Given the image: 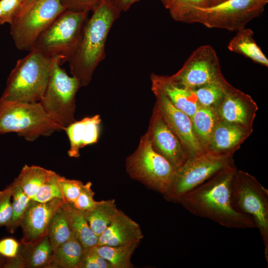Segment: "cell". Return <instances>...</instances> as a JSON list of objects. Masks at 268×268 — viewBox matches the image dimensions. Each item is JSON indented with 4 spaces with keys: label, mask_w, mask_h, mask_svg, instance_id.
Masks as SVG:
<instances>
[{
    "label": "cell",
    "mask_w": 268,
    "mask_h": 268,
    "mask_svg": "<svg viewBox=\"0 0 268 268\" xmlns=\"http://www.w3.org/2000/svg\"><path fill=\"white\" fill-rule=\"evenodd\" d=\"M253 130L218 119L212 132L206 152L233 157Z\"/></svg>",
    "instance_id": "cell-17"
},
{
    "label": "cell",
    "mask_w": 268,
    "mask_h": 268,
    "mask_svg": "<svg viewBox=\"0 0 268 268\" xmlns=\"http://www.w3.org/2000/svg\"><path fill=\"white\" fill-rule=\"evenodd\" d=\"M151 90L156 98L155 104L168 126L180 140L187 157L206 152L194 133L191 117L176 108L161 92Z\"/></svg>",
    "instance_id": "cell-13"
},
{
    "label": "cell",
    "mask_w": 268,
    "mask_h": 268,
    "mask_svg": "<svg viewBox=\"0 0 268 268\" xmlns=\"http://www.w3.org/2000/svg\"><path fill=\"white\" fill-rule=\"evenodd\" d=\"M147 132L154 149L175 168L180 166L188 158L180 140L168 126L155 104Z\"/></svg>",
    "instance_id": "cell-14"
},
{
    "label": "cell",
    "mask_w": 268,
    "mask_h": 268,
    "mask_svg": "<svg viewBox=\"0 0 268 268\" xmlns=\"http://www.w3.org/2000/svg\"><path fill=\"white\" fill-rule=\"evenodd\" d=\"M24 0H0L4 23L10 24Z\"/></svg>",
    "instance_id": "cell-39"
},
{
    "label": "cell",
    "mask_w": 268,
    "mask_h": 268,
    "mask_svg": "<svg viewBox=\"0 0 268 268\" xmlns=\"http://www.w3.org/2000/svg\"><path fill=\"white\" fill-rule=\"evenodd\" d=\"M59 175L55 172L38 189L31 200L39 202H46L56 199L65 201L59 182Z\"/></svg>",
    "instance_id": "cell-33"
},
{
    "label": "cell",
    "mask_w": 268,
    "mask_h": 268,
    "mask_svg": "<svg viewBox=\"0 0 268 268\" xmlns=\"http://www.w3.org/2000/svg\"><path fill=\"white\" fill-rule=\"evenodd\" d=\"M101 119L99 115L75 121L64 130L70 143L67 153L70 157L78 158L79 150L97 142L100 132Z\"/></svg>",
    "instance_id": "cell-20"
},
{
    "label": "cell",
    "mask_w": 268,
    "mask_h": 268,
    "mask_svg": "<svg viewBox=\"0 0 268 268\" xmlns=\"http://www.w3.org/2000/svg\"><path fill=\"white\" fill-rule=\"evenodd\" d=\"M139 243L119 246L96 245V252L107 261L113 268H132L131 258Z\"/></svg>",
    "instance_id": "cell-28"
},
{
    "label": "cell",
    "mask_w": 268,
    "mask_h": 268,
    "mask_svg": "<svg viewBox=\"0 0 268 268\" xmlns=\"http://www.w3.org/2000/svg\"><path fill=\"white\" fill-rule=\"evenodd\" d=\"M91 187L92 184L90 182L84 184L77 198L73 203L70 204L77 209L82 211L94 207L97 201L94 199L95 193Z\"/></svg>",
    "instance_id": "cell-36"
},
{
    "label": "cell",
    "mask_w": 268,
    "mask_h": 268,
    "mask_svg": "<svg viewBox=\"0 0 268 268\" xmlns=\"http://www.w3.org/2000/svg\"><path fill=\"white\" fill-rule=\"evenodd\" d=\"M143 238L139 224L123 211H118L98 237L97 245L119 246L139 243Z\"/></svg>",
    "instance_id": "cell-19"
},
{
    "label": "cell",
    "mask_w": 268,
    "mask_h": 268,
    "mask_svg": "<svg viewBox=\"0 0 268 268\" xmlns=\"http://www.w3.org/2000/svg\"><path fill=\"white\" fill-rule=\"evenodd\" d=\"M268 0H226L213 6L192 7L179 22L198 23L209 28L238 31L261 14Z\"/></svg>",
    "instance_id": "cell-4"
},
{
    "label": "cell",
    "mask_w": 268,
    "mask_h": 268,
    "mask_svg": "<svg viewBox=\"0 0 268 268\" xmlns=\"http://www.w3.org/2000/svg\"><path fill=\"white\" fill-rule=\"evenodd\" d=\"M226 0H211V1H210V5L209 6H213V5H216L219 3H221L222 2H223L224 1H225Z\"/></svg>",
    "instance_id": "cell-43"
},
{
    "label": "cell",
    "mask_w": 268,
    "mask_h": 268,
    "mask_svg": "<svg viewBox=\"0 0 268 268\" xmlns=\"http://www.w3.org/2000/svg\"><path fill=\"white\" fill-rule=\"evenodd\" d=\"M233 205L238 212L251 217L262 236L268 262V191L252 175L238 170L231 192Z\"/></svg>",
    "instance_id": "cell-10"
},
{
    "label": "cell",
    "mask_w": 268,
    "mask_h": 268,
    "mask_svg": "<svg viewBox=\"0 0 268 268\" xmlns=\"http://www.w3.org/2000/svg\"><path fill=\"white\" fill-rule=\"evenodd\" d=\"M66 9L61 0H36L20 8L9 24L16 47L30 51L40 34Z\"/></svg>",
    "instance_id": "cell-9"
},
{
    "label": "cell",
    "mask_w": 268,
    "mask_h": 268,
    "mask_svg": "<svg viewBox=\"0 0 268 268\" xmlns=\"http://www.w3.org/2000/svg\"><path fill=\"white\" fill-rule=\"evenodd\" d=\"M237 171L235 165L220 170L185 194L179 203L193 214L226 228H256L251 217L238 212L233 205L232 187Z\"/></svg>",
    "instance_id": "cell-1"
},
{
    "label": "cell",
    "mask_w": 268,
    "mask_h": 268,
    "mask_svg": "<svg viewBox=\"0 0 268 268\" xmlns=\"http://www.w3.org/2000/svg\"><path fill=\"white\" fill-rule=\"evenodd\" d=\"M63 206L72 235L85 249L96 246L98 237L91 229L85 217L84 212L77 209L68 202H65Z\"/></svg>",
    "instance_id": "cell-23"
},
{
    "label": "cell",
    "mask_w": 268,
    "mask_h": 268,
    "mask_svg": "<svg viewBox=\"0 0 268 268\" xmlns=\"http://www.w3.org/2000/svg\"><path fill=\"white\" fill-rule=\"evenodd\" d=\"M258 106L251 96L231 84L215 111L219 119L238 126L253 129Z\"/></svg>",
    "instance_id": "cell-15"
},
{
    "label": "cell",
    "mask_w": 268,
    "mask_h": 268,
    "mask_svg": "<svg viewBox=\"0 0 268 268\" xmlns=\"http://www.w3.org/2000/svg\"><path fill=\"white\" fill-rule=\"evenodd\" d=\"M118 209L114 199L97 201L95 205L84 212L93 232L99 237L116 215Z\"/></svg>",
    "instance_id": "cell-24"
},
{
    "label": "cell",
    "mask_w": 268,
    "mask_h": 268,
    "mask_svg": "<svg viewBox=\"0 0 268 268\" xmlns=\"http://www.w3.org/2000/svg\"><path fill=\"white\" fill-rule=\"evenodd\" d=\"M168 76L171 80L193 89L225 78L216 51L208 45L194 50L182 67Z\"/></svg>",
    "instance_id": "cell-12"
},
{
    "label": "cell",
    "mask_w": 268,
    "mask_h": 268,
    "mask_svg": "<svg viewBox=\"0 0 268 268\" xmlns=\"http://www.w3.org/2000/svg\"><path fill=\"white\" fill-rule=\"evenodd\" d=\"M59 182L65 202L73 203L80 194L84 185L83 182L61 175L59 177Z\"/></svg>",
    "instance_id": "cell-35"
},
{
    "label": "cell",
    "mask_w": 268,
    "mask_h": 268,
    "mask_svg": "<svg viewBox=\"0 0 268 268\" xmlns=\"http://www.w3.org/2000/svg\"><path fill=\"white\" fill-rule=\"evenodd\" d=\"M101 0H61L66 9L88 12L93 11L100 4Z\"/></svg>",
    "instance_id": "cell-38"
},
{
    "label": "cell",
    "mask_w": 268,
    "mask_h": 268,
    "mask_svg": "<svg viewBox=\"0 0 268 268\" xmlns=\"http://www.w3.org/2000/svg\"><path fill=\"white\" fill-rule=\"evenodd\" d=\"M63 131L44 111L40 103H4L0 101V134L16 133L33 141Z\"/></svg>",
    "instance_id": "cell-7"
},
{
    "label": "cell",
    "mask_w": 268,
    "mask_h": 268,
    "mask_svg": "<svg viewBox=\"0 0 268 268\" xmlns=\"http://www.w3.org/2000/svg\"><path fill=\"white\" fill-rule=\"evenodd\" d=\"M4 23V22L3 20L2 11L0 5V25L3 24Z\"/></svg>",
    "instance_id": "cell-45"
},
{
    "label": "cell",
    "mask_w": 268,
    "mask_h": 268,
    "mask_svg": "<svg viewBox=\"0 0 268 268\" xmlns=\"http://www.w3.org/2000/svg\"><path fill=\"white\" fill-rule=\"evenodd\" d=\"M194 133L206 152L210 138L219 118L212 109L199 106L191 117Z\"/></svg>",
    "instance_id": "cell-26"
},
{
    "label": "cell",
    "mask_w": 268,
    "mask_h": 268,
    "mask_svg": "<svg viewBox=\"0 0 268 268\" xmlns=\"http://www.w3.org/2000/svg\"><path fill=\"white\" fill-rule=\"evenodd\" d=\"M65 202L61 199L46 202L31 200L20 225L22 230L20 243L25 245H32L46 235L52 216Z\"/></svg>",
    "instance_id": "cell-16"
},
{
    "label": "cell",
    "mask_w": 268,
    "mask_h": 268,
    "mask_svg": "<svg viewBox=\"0 0 268 268\" xmlns=\"http://www.w3.org/2000/svg\"><path fill=\"white\" fill-rule=\"evenodd\" d=\"M169 11L172 18L179 21L181 17L192 7L209 6L211 0H161Z\"/></svg>",
    "instance_id": "cell-32"
},
{
    "label": "cell",
    "mask_w": 268,
    "mask_h": 268,
    "mask_svg": "<svg viewBox=\"0 0 268 268\" xmlns=\"http://www.w3.org/2000/svg\"><path fill=\"white\" fill-rule=\"evenodd\" d=\"M80 268H113L111 264L101 257L94 247L86 248Z\"/></svg>",
    "instance_id": "cell-37"
},
{
    "label": "cell",
    "mask_w": 268,
    "mask_h": 268,
    "mask_svg": "<svg viewBox=\"0 0 268 268\" xmlns=\"http://www.w3.org/2000/svg\"><path fill=\"white\" fill-rule=\"evenodd\" d=\"M88 14L66 9L40 34L31 49L66 62L79 42Z\"/></svg>",
    "instance_id": "cell-8"
},
{
    "label": "cell",
    "mask_w": 268,
    "mask_h": 268,
    "mask_svg": "<svg viewBox=\"0 0 268 268\" xmlns=\"http://www.w3.org/2000/svg\"><path fill=\"white\" fill-rule=\"evenodd\" d=\"M36 0H24L20 9L32 3Z\"/></svg>",
    "instance_id": "cell-44"
},
{
    "label": "cell",
    "mask_w": 268,
    "mask_h": 268,
    "mask_svg": "<svg viewBox=\"0 0 268 268\" xmlns=\"http://www.w3.org/2000/svg\"><path fill=\"white\" fill-rule=\"evenodd\" d=\"M230 85L224 78L194 89L199 106L209 108L215 111Z\"/></svg>",
    "instance_id": "cell-29"
},
{
    "label": "cell",
    "mask_w": 268,
    "mask_h": 268,
    "mask_svg": "<svg viewBox=\"0 0 268 268\" xmlns=\"http://www.w3.org/2000/svg\"><path fill=\"white\" fill-rule=\"evenodd\" d=\"M254 32L249 28L237 31L227 45L229 51L243 55L254 62L268 67V59L253 37Z\"/></svg>",
    "instance_id": "cell-21"
},
{
    "label": "cell",
    "mask_w": 268,
    "mask_h": 268,
    "mask_svg": "<svg viewBox=\"0 0 268 268\" xmlns=\"http://www.w3.org/2000/svg\"><path fill=\"white\" fill-rule=\"evenodd\" d=\"M6 261V259L0 255V268H3Z\"/></svg>",
    "instance_id": "cell-42"
},
{
    "label": "cell",
    "mask_w": 268,
    "mask_h": 268,
    "mask_svg": "<svg viewBox=\"0 0 268 268\" xmlns=\"http://www.w3.org/2000/svg\"><path fill=\"white\" fill-rule=\"evenodd\" d=\"M120 12L127 11L134 3L140 0H103Z\"/></svg>",
    "instance_id": "cell-41"
},
{
    "label": "cell",
    "mask_w": 268,
    "mask_h": 268,
    "mask_svg": "<svg viewBox=\"0 0 268 268\" xmlns=\"http://www.w3.org/2000/svg\"><path fill=\"white\" fill-rule=\"evenodd\" d=\"M13 183L14 187L12 195V215L10 222L5 226L7 230L11 233H14L20 226L31 200L14 181Z\"/></svg>",
    "instance_id": "cell-31"
},
{
    "label": "cell",
    "mask_w": 268,
    "mask_h": 268,
    "mask_svg": "<svg viewBox=\"0 0 268 268\" xmlns=\"http://www.w3.org/2000/svg\"><path fill=\"white\" fill-rule=\"evenodd\" d=\"M21 243L11 237L0 240V255L6 259L16 257L19 254Z\"/></svg>",
    "instance_id": "cell-40"
},
{
    "label": "cell",
    "mask_w": 268,
    "mask_h": 268,
    "mask_svg": "<svg viewBox=\"0 0 268 268\" xmlns=\"http://www.w3.org/2000/svg\"><path fill=\"white\" fill-rule=\"evenodd\" d=\"M55 172L39 166L25 165L14 181L31 200Z\"/></svg>",
    "instance_id": "cell-25"
},
{
    "label": "cell",
    "mask_w": 268,
    "mask_h": 268,
    "mask_svg": "<svg viewBox=\"0 0 268 268\" xmlns=\"http://www.w3.org/2000/svg\"><path fill=\"white\" fill-rule=\"evenodd\" d=\"M125 166L132 179L162 195L168 190L176 170L154 149L147 131L134 151L126 158Z\"/></svg>",
    "instance_id": "cell-5"
},
{
    "label": "cell",
    "mask_w": 268,
    "mask_h": 268,
    "mask_svg": "<svg viewBox=\"0 0 268 268\" xmlns=\"http://www.w3.org/2000/svg\"><path fill=\"white\" fill-rule=\"evenodd\" d=\"M121 13L101 0L86 22L78 43L66 61L81 87L90 83L94 70L105 59L108 33Z\"/></svg>",
    "instance_id": "cell-2"
},
{
    "label": "cell",
    "mask_w": 268,
    "mask_h": 268,
    "mask_svg": "<svg viewBox=\"0 0 268 268\" xmlns=\"http://www.w3.org/2000/svg\"><path fill=\"white\" fill-rule=\"evenodd\" d=\"M13 187L12 182L5 189L0 191V227L6 226L12 217Z\"/></svg>",
    "instance_id": "cell-34"
},
{
    "label": "cell",
    "mask_w": 268,
    "mask_h": 268,
    "mask_svg": "<svg viewBox=\"0 0 268 268\" xmlns=\"http://www.w3.org/2000/svg\"><path fill=\"white\" fill-rule=\"evenodd\" d=\"M21 250L25 268H48L53 249L47 235L32 245L21 243Z\"/></svg>",
    "instance_id": "cell-27"
},
{
    "label": "cell",
    "mask_w": 268,
    "mask_h": 268,
    "mask_svg": "<svg viewBox=\"0 0 268 268\" xmlns=\"http://www.w3.org/2000/svg\"><path fill=\"white\" fill-rule=\"evenodd\" d=\"M234 165L233 157L209 152L188 157L176 168L171 184L163 196L167 201L179 203L185 194L202 184L220 170Z\"/></svg>",
    "instance_id": "cell-11"
},
{
    "label": "cell",
    "mask_w": 268,
    "mask_h": 268,
    "mask_svg": "<svg viewBox=\"0 0 268 268\" xmlns=\"http://www.w3.org/2000/svg\"><path fill=\"white\" fill-rule=\"evenodd\" d=\"M60 58H54L47 85L39 102L47 115L63 130L75 121V96L81 87L78 80L70 76L61 65Z\"/></svg>",
    "instance_id": "cell-6"
},
{
    "label": "cell",
    "mask_w": 268,
    "mask_h": 268,
    "mask_svg": "<svg viewBox=\"0 0 268 268\" xmlns=\"http://www.w3.org/2000/svg\"><path fill=\"white\" fill-rule=\"evenodd\" d=\"M85 249L73 236L53 250L48 268H80Z\"/></svg>",
    "instance_id": "cell-22"
},
{
    "label": "cell",
    "mask_w": 268,
    "mask_h": 268,
    "mask_svg": "<svg viewBox=\"0 0 268 268\" xmlns=\"http://www.w3.org/2000/svg\"><path fill=\"white\" fill-rule=\"evenodd\" d=\"M63 204L52 216L47 228V235L53 250L67 242L72 235Z\"/></svg>",
    "instance_id": "cell-30"
},
{
    "label": "cell",
    "mask_w": 268,
    "mask_h": 268,
    "mask_svg": "<svg viewBox=\"0 0 268 268\" xmlns=\"http://www.w3.org/2000/svg\"><path fill=\"white\" fill-rule=\"evenodd\" d=\"M19 59L8 77L0 98L4 103H36L46 90L53 58L31 49Z\"/></svg>",
    "instance_id": "cell-3"
},
{
    "label": "cell",
    "mask_w": 268,
    "mask_h": 268,
    "mask_svg": "<svg viewBox=\"0 0 268 268\" xmlns=\"http://www.w3.org/2000/svg\"><path fill=\"white\" fill-rule=\"evenodd\" d=\"M151 89L158 90L177 109L191 117L199 105L194 89L174 82L167 75L152 73Z\"/></svg>",
    "instance_id": "cell-18"
}]
</instances>
